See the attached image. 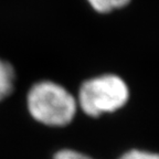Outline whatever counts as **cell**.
Returning a JSON list of instances; mask_svg holds the SVG:
<instances>
[{"mask_svg":"<svg viewBox=\"0 0 159 159\" xmlns=\"http://www.w3.org/2000/svg\"><path fill=\"white\" fill-rule=\"evenodd\" d=\"M128 97L129 91L124 80L114 74H104L85 81L80 87L76 101L86 115L98 117L122 108Z\"/></svg>","mask_w":159,"mask_h":159,"instance_id":"7a4b0ae2","label":"cell"},{"mask_svg":"<svg viewBox=\"0 0 159 159\" xmlns=\"http://www.w3.org/2000/svg\"><path fill=\"white\" fill-rule=\"evenodd\" d=\"M119 159H159V154H152L144 150H129L125 152Z\"/></svg>","mask_w":159,"mask_h":159,"instance_id":"5b68a950","label":"cell"},{"mask_svg":"<svg viewBox=\"0 0 159 159\" xmlns=\"http://www.w3.org/2000/svg\"><path fill=\"white\" fill-rule=\"evenodd\" d=\"M92 8L99 13H108L127 6L130 0H87Z\"/></svg>","mask_w":159,"mask_h":159,"instance_id":"277c9868","label":"cell"},{"mask_svg":"<svg viewBox=\"0 0 159 159\" xmlns=\"http://www.w3.org/2000/svg\"><path fill=\"white\" fill-rule=\"evenodd\" d=\"M15 79V70L11 64L0 59V101L12 92Z\"/></svg>","mask_w":159,"mask_h":159,"instance_id":"3957f363","label":"cell"},{"mask_svg":"<svg viewBox=\"0 0 159 159\" xmlns=\"http://www.w3.org/2000/svg\"><path fill=\"white\" fill-rule=\"evenodd\" d=\"M53 159H93V158L82 154V152H75V150L63 149V150L57 152L54 155V158Z\"/></svg>","mask_w":159,"mask_h":159,"instance_id":"8992f818","label":"cell"},{"mask_svg":"<svg viewBox=\"0 0 159 159\" xmlns=\"http://www.w3.org/2000/svg\"><path fill=\"white\" fill-rule=\"evenodd\" d=\"M31 116L41 124L62 127L70 124L77 111V101L62 85L41 81L30 89L27 97Z\"/></svg>","mask_w":159,"mask_h":159,"instance_id":"6da1fadb","label":"cell"}]
</instances>
